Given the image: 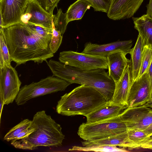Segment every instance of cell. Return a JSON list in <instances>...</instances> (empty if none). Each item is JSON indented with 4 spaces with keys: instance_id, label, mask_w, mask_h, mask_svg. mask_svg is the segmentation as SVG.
I'll use <instances>...</instances> for the list:
<instances>
[{
    "instance_id": "cell-3",
    "label": "cell",
    "mask_w": 152,
    "mask_h": 152,
    "mask_svg": "<svg viewBox=\"0 0 152 152\" xmlns=\"http://www.w3.org/2000/svg\"><path fill=\"white\" fill-rule=\"evenodd\" d=\"M32 122L36 126L34 131L26 137L11 140V144L14 147L34 150L40 146L58 147L62 145L65 135L62 128L45 110L37 112Z\"/></svg>"
},
{
    "instance_id": "cell-26",
    "label": "cell",
    "mask_w": 152,
    "mask_h": 152,
    "mask_svg": "<svg viewBox=\"0 0 152 152\" xmlns=\"http://www.w3.org/2000/svg\"><path fill=\"white\" fill-rule=\"evenodd\" d=\"M68 23L66 12L63 13L61 9L58 10L56 14L53 15V23L55 29L60 31L63 35Z\"/></svg>"
},
{
    "instance_id": "cell-33",
    "label": "cell",
    "mask_w": 152,
    "mask_h": 152,
    "mask_svg": "<svg viewBox=\"0 0 152 152\" xmlns=\"http://www.w3.org/2000/svg\"><path fill=\"white\" fill-rule=\"evenodd\" d=\"M143 131L146 133L148 137L152 136V123Z\"/></svg>"
},
{
    "instance_id": "cell-9",
    "label": "cell",
    "mask_w": 152,
    "mask_h": 152,
    "mask_svg": "<svg viewBox=\"0 0 152 152\" xmlns=\"http://www.w3.org/2000/svg\"><path fill=\"white\" fill-rule=\"evenodd\" d=\"M118 116L127 130H143L152 123V109L144 105L128 107Z\"/></svg>"
},
{
    "instance_id": "cell-34",
    "label": "cell",
    "mask_w": 152,
    "mask_h": 152,
    "mask_svg": "<svg viewBox=\"0 0 152 152\" xmlns=\"http://www.w3.org/2000/svg\"><path fill=\"white\" fill-rule=\"evenodd\" d=\"M4 104V101L1 95H0V118L1 116L2 111L3 110Z\"/></svg>"
},
{
    "instance_id": "cell-19",
    "label": "cell",
    "mask_w": 152,
    "mask_h": 152,
    "mask_svg": "<svg viewBox=\"0 0 152 152\" xmlns=\"http://www.w3.org/2000/svg\"><path fill=\"white\" fill-rule=\"evenodd\" d=\"M144 45L140 36L138 35L134 47L131 49V69L132 82L138 78L141 67L143 51Z\"/></svg>"
},
{
    "instance_id": "cell-17",
    "label": "cell",
    "mask_w": 152,
    "mask_h": 152,
    "mask_svg": "<svg viewBox=\"0 0 152 152\" xmlns=\"http://www.w3.org/2000/svg\"><path fill=\"white\" fill-rule=\"evenodd\" d=\"M123 51L114 52L107 56L108 73L115 84L120 79L131 61L126 57Z\"/></svg>"
},
{
    "instance_id": "cell-10",
    "label": "cell",
    "mask_w": 152,
    "mask_h": 152,
    "mask_svg": "<svg viewBox=\"0 0 152 152\" xmlns=\"http://www.w3.org/2000/svg\"><path fill=\"white\" fill-rule=\"evenodd\" d=\"M152 84L148 72L132 82L128 100V107L144 105L151 98Z\"/></svg>"
},
{
    "instance_id": "cell-1",
    "label": "cell",
    "mask_w": 152,
    "mask_h": 152,
    "mask_svg": "<svg viewBox=\"0 0 152 152\" xmlns=\"http://www.w3.org/2000/svg\"><path fill=\"white\" fill-rule=\"evenodd\" d=\"M0 31L17 66L29 61L41 63L54 56L49 47L52 30L20 22L1 28Z\"/></svg>"
},
{
    "instance_id": "cell-15",
    "label": "cell",
    "mask_w": 152,
    "mask_h": 152,
    "mask_svg": "<svg viewBox=\"0 0 152 152\" xmlns=\"http://www.w3.org/2000/svg\"><path fill=\"white\" fill-rule=\"evenodd\" d=\"M130 62L122 76L115 83L112 98L110 101L123 107H127L128 100L132 84Z\"/></svg>"
},
{
    "instance_id": "cell-30",
    "label": "cell",
    "mask_w": 152,
    "mask_h": 152,
    "mask_svg": "<svg viewBox=\"0 0 152 152\" xmlns=\"http://www.w3.org/2000/svg\"><path fill=\"white\" fill-rule=\"evenodd\" d=\"M46 12L53 15V11L60 0H34Z\"/></svg>"
},
{
    "instance_id": "cell-8",
    "label": "cell",
    "mask_w": 152,
    "mask_h": 152,
    "mask_svg": "<svg viewBox=\"0 0 152 152\" xmlns=\"http://www.w3.org/2000/svg\"><path fill=\"white\" fill-rule=\"evenodd\" d=\"M21 84L17 72L11 64L0 67V95L4 105L15 100Z\"/></svg>"
},
{
    "instance_id": "cell-5",
    "label": "cell",
    "mask_w": 152,
    "mask_h": 152,
    "mask_svg": "<svg viewBox=\"0 0 152 152\" xmlns=\"http://www.w3.org/2000/svg\"><path fill=\"white\" fill-rule=\"evenodd\" d=\"M71 83L55 76H50L36 82L25 85L20 88L15 99L18 105H23L30 100L59 91H64Z\"/></svg>"
},
{
    "instance_id": "cell-27",
    "label": "cell",
    "mask_w": 152,
    "mask_h": 152,
    "mask_svg": "<svg viewBox=\"0 0 152 152\" xmlns=\"http://www.w3.org/2000/svg\"><path fill=\"white\" fill-rule=\"evenodd\" d=\"M0 67L10 64L12 61L2 33L0 31Z\"/></svg>"
},
{
    "instance_id": "cell-31",
    "label": "cell",
    "mask_w": 152,
    "mask_h": 152,
    "mask_svg": "<svg viewBox=\"0 0 152 152\" xmlns=\"http://www.w3.org/2000/svg\"><path fill=\"white\" fill-rule=\"evenodd\" d=\"M140 148L152 150V136L144 141L141 144Z\"/></svg>"
},
{
    "instance_id": "cell-6",
    "label": "cell",
    "mask_w": 152,
    "mask_h": 152,
    "mask_svg": "<svg viewBox=\"0 0 152 152\" xmlns=\"http://www.w3.org/2000/svg\"><path fill=\"white\" fill-rule=\"evenodd\" d=\"M127 129L118 116L99 122L83 123L77 134L84 141L100 139L125 132Z\"/></svg>"
},
{
    "instance_id": "cell-29",
    "label": "cell",
    "mask_w": 152,
    "mask_h": 152,
    "mask_svg": "<svg viewBox=\"0 0 152 152\" xmlns=\"http://www.w3.org/2000/svg\"><path fill=\"white\" fill-rule=\"evenodd\" d=\"M91 4L94 11L107 13L111 0H87Z\"/></svg>"
},
{
    "instance_id": "cell-12",
    "label": "cell",
    "mask_w": 152,
    "mask_h": 152,
    "mask_svg": "<svg viewBox=\"0 0 152 152\" xmlns=\"http://www.w3.org/2000/svg\"><path fill=\"white\" fill-rule=\"evenodd\" d=\"M53 15L45 11L36 1L30 0L20 22L31 23L52 30Z\"/></svg>"
},
{
    "instance_id": "cell-37",
    "label": "cell",
    "mask_w": 152,
    "mask_h": 152,
    "mask_svg": "<svg viewBox=\"0 0 152 152\" xmlns=\"http://www.w3.org/2000/svg\"><path fill=\"white\" fill-rule=\"evenodd\" d=\"M151 98H152V93H151Z\"/></svg>"
},
{
    "instance_id": "cell-16",
    "label": "cell",
    "mask_w": 152,
    "mask_h": 152,
    "mask_svg": "<svg viewBox=\"0 0 152 152\" xmlns=\"http://www.w3.org/2000/svg\"><path fill=\"white\" fill-rule=\"evenodd\" d=\"M127 107L112 103L110 101L107 102L86 116V123H94L116 117Z\"/></svg>"
},
{
    "instance_id": "cell-2",
    "label": "cell",
    "mask_w": 152,
    "mask_h": 152,
    "mask_svg": "<svg viewBox=\"0 0 152 152\" xmlns=\"http://www.w3.org/2000/svg\"><path fill=\"white\" fill-rule=\"evenodd\" d=\"M47 63L53 76L71 84L84 85L94 88L103 95L107 102L111 100L115 84L105 69L82 70L51 59Z\"/></svg>"
},
{
    "instance_id": "cell-20",
    "label": "cell",
    "mask_w": 152,
    "mask_h": 152,
    "mask_svg": "<svg viewBox=\"0 0 152 152\" xmlns=\"http://www.w3.org/2000/svg\"><path fill=\"white\" fill-rule=\"evenodd\" d=\"M128 141L127 131L117 135L100 139L85 141L82 142L83 146L94 145L118 146L127 148Z\"/></svg>"
},
{
    "instance_id": "cell-25",
    "label": "cell",
    "mask_w": 152,
    "mask_h": 152,
    "mask_svg": "<svg viewBox=\"0 0 152 152\" xmlns=\"http://www.w3.org/2000/svg\"><path fill=\"white\" fill-rule=\"evenodd\" d=\"M152 61V48L145 45L143 48L141 64L137 79L140 77L144 73L148 72Z\"/></svg>"
},
{
    "instance_id": "cell-18",
    "label": "cell",
    "mask_w": 152,
    "mask_h": 152,
    "mask_svg": "<svg viewBox=\"0 0 152 152\" xmlns=\"http://www.w3.org/2000/svg\"><path fill=\"white\" fill-rule=\"evenodd\" d=\"M132 19L134 28L138 31L144 46L152 48V17L146 14Z\"/></svg>"
},
{
    "instance_id": "cell-14",
    "label": "cell",
    "mask_w": 152,
    "mask_h": 152,
    "mask_svg": "<svg viewBox=\"0 0 152 152\" xmlns=\"http://www.w3.org/2000/svg\"><path fill=\"white\" fill-rule=\"evenodd\" d=\"M132 45V40L117 41L109 43L99 45L90 42L86 43L82 53L92 55L107 57L118 51H123L126 54L129 53Z\"/></svg>"
},
{
    "instance_id": "cell-24",
    "label": "cell",
    "mask_w": 152,
    "mask_h": 152,
    "mask_svg": "<svg viewBox=\"0 0 152 152\" xmlns=\"http://www.w3.org/2000/svg\"><path fill=\"white\" fill-rule=\"evenodd\" d=\"M32 120L25 119L12 128L4 137V140L8 142L14 139L22 132L29 128L31 125Z\"/></svg>"
},
{
    "instance_id": "cell-11",
    "label": "cell",
    "mask_w": 152,
    "mask_h": 152,
    "mask_svg": "<svg viewBox=\"0 0 152 152\" xmlns=\"http://www.w3.org/2000/svg\"><path fill=\"white\" fill-rule=\"evenodd\" d=\"M30 0H0V16L2 24L0 28L20 23Z\"/></svg>"
},
{
    "instance_id": "cell-35",
    "label": "cell",
    "mask_w": 152,
    "mask_h": 152,
    "mask_svg": "<svg viewBox=\"0 0 152 152\" xmlns=\"http://www.w3.org/2000/svg\"><path fill=\"white\" fill-rule=\"evenodd\" d=\"M148 73L151 82L152 84V61L150 66Z\"/></svg>"
},
{
    "instance_id": "cell-21",
    "label": "cell",
    "mask_w": 152,
    "mask_h": 152,
    "mask_svg": "<svg viewBox=\"0 0 152 152\" xmlns=\"http://www.w3.org/2000/svg\"><path fill=\"white\" fill-rule=\"evenodd\" d=\"M91 7L92 5L87 0H77L69 6L66 12L68 22L81 19Z\"/></svg>"
},
{
    "instance_id": "cell-36",
    "label": "cell",
    "mask_w": 152,
    "mask_h": 152,
    "mask_svg": "<svg viewBox=\"0 0 152 152\" xmlns=\"http://www.w3.org/2000/svg\"><path fill=\"white\" fill-rule=\"evenodd\" d=\"M144 105L149 107L151 108H152V98H151V99Z\"/></svg>"
},
{
    "instance_id": "cell-23",
    "label": "cell",
    "mask_w": 152,
    "mask_h": 152,
    "mask_svg": "<svg viewBox=\"0 0 152 152\" xmlns=\"http://www.w3.org/2000/svg\"><path fill=\"white\" fill-rule=\"evenodd\" d=\"M69 151H86L113 152H128L125 148H119L115 146H108L94 145L86 146L80 147L75 146L69 149Z\"/></svg>"
},
{
    "instance_id": "cell-13",
    "label": "cell",
    "mask_w": 152,
    "mask_h": 152,
    "mask_svg": "<svg viewBox=\"0 0 152 152\" xmlns=\"http://www.w3.org/2000/svg\"><path fill=\"white\" fill-rule=\"evenodd\" d=\"M144 0H111L107 16L113 20H119L132 17Z\"/></svg>"
},
{
    "instance_id": "cell-28",
    "label": "cell",
    "mask_w": 152,
    "mask_h": 152,
    "mask_svg": "<svg viewBox=\"0 0 152 152\" xmlns=\"http://www.w3.org/2000/svg\"><path fill=\"white\" fill-rule=\"evenodd\" d=\"M52 28V36L49 44V47L51 51L54 54L56 52L59 48L62 42L63 37L61 32L55 28L53 20Z\"/></svg>"
},
{
    "instance_id": "cell-32",
    "label": "cell",
    "mask_w": 152,
    "mask_h": 152,
    "mask_svg": "<svg viewBox=\"0 0 152 152\" xmlns=\"http://www.w3.org/2000/svg\"><path fill=\"white\" fill-rule=\"evenodd\" d=\"M146 14L152 17V0H150L147 6Z\"/></svg>"
},
{
    "instance_id": "cell-4",
    "label": "cell",
    "mask_w": 152,
    "mask_h": 152,
    "mask_svg": "<svg viewBox=\"0 0 152 152\" xmlns=\"http://www.w3.org/2000/svg\"><path fill=\"white\" fill-rule=\"evenodd\" d=\"M107 102L97 89L82 85L61 96L56 106V111L63 115L86 116Z\"/></svg>"
},
{
    "instance_id": "cell-7",
    "label": "cell",
    "mask_w": 152,
    "mask_h": 152,
    "mask_svg": "<svg viewBox=\"0 0 152 152\" xmlns=\"http://www.w3.org/2000/svg\"><path fill=\"white\" fill-rule=\"evenodd\" d=\"M58 59L60 62L65 64L82 70L108 69L106 56L69 50L61 52Z\"/></svg>"
},
{
    "instance_id": "cell-22",
    "label": "cell",
    "mask_w": 152,
    "mask_h": 152,
    "mask_svg": "<svg viewBox=\"0 0 152 152\" xmlns=\"http://www.w3.org/2000/svg\"><path fill=\"white\" fill-rule=\"evenodd\" d=\"M127 148L130 150L140 148L141 144L148 137L143 130L128 129Z\"/></svg>"
}]
</instances>
